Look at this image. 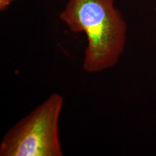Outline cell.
I'll return each instance as SVG.
<instances>
[{"instance_id": "6da1fadb", "label": "cell", "mask_w": 156, "mask_h": 156, "mask_svg": "<svg viewBox=\"0 0 156 156\" xmlns=\"http://www.w3.org/2000/svg\"><path fill=\"white\" fill-rule=\"evenodd\" d=\"M73 33H85L83 67L88 73L116 65L126 44V25L114 0H69L59 15Z\"/></svg>"}, {"instance_id": "7a4b0ae2", "label": "cell", "mask_w": 156, "mask_h": 156, "mask_svg": "<svg viewBox=\"0 0 156 156\" xmlns=\"http://www.w3.org/2000/svg\"><path fill=\"white\" fill-rule=\"evenodd\" d=\"M64 98L53 93L12 126L0 143V156H62L58 121Z\"/></svg>"}, {"instance_id": "3957f363", "label": "cell", "mask_w": 156, "mask_h": 156, "mask_svg": "<svg viewBox=\"0 0 156 156\" xmlns=\"http://www.w3.org/2000/svg\"><path fill=\"white\" fill-rule=\"evenodd\" d=\"M14 0H0V10L3 11L10 5Z\"/></svg>"}]
</instances>
